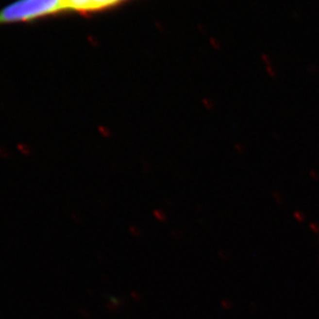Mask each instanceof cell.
I'll use <instances>...</instances> for the list:
<instances>
[{
    "label": "cell",
    "instance_id": "cell-2",
    "mask_svg": "<svg viewBox=\"0 0 319 319\" xmlns=\"http://www.w3.org/2000/svg\"><path fill=\"white\" fill-rule=\"evenodd\" d=\"M123 0H67L68 9L80 13L101 10L121 3Z\"/></svg>",
    "mask_w": 319,
    "mask_h": 319
},
{
    "label": "cell",
    "instance_id": "cell-1",
    "mask_svg": "<svg viewBox=\"0 0 319 319\" xmlns=\"http://www.w3.org/2000/svg\"><path fill=\"white\" fill-rule=\"evenodd\" d=\"M67 10V0H16L0 8V26L35 21Z\"/></svg>",
    "mask_w": 319,
    "mask_h": 319
}]
</instances>
